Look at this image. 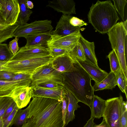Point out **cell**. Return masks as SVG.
<instances>
[{"label": "cell", "instance_id": "obj_14", "mask_svg": "<svg viewBox=\"0 0 127 127\" xmlns=\"http://www.w3.org/2000/svg\"><path fill=\"white\" fill-rule=\"evenodd\" d=\"M11 97L19 109L25 107L29 103L32 97L31 87L22 86L17 88L13 91Z\"/></svg>", "mask_w": 127, "mask_h": 127}, {"label": "cell", "instance_id": "obj_24", "mask_svg": "<svg viewBox=\"0 0 127 127\" xmlns=\"http://www.w3.org/2000/svg\"><path fill=\"white\" fill-rule=\"evenodd\" d=\"M19 4L20 11L17 22L20 25L27 23L30 19V17L32 13V11L27 7L26 0H18Z\"/></svg>", "mask_w": 127, "mask_h": 127}, {"label": "cell", "instance_id": "obj_43", "mask_svg": "<svg viewBox=\"0 0 127 127\" xmlns=\"http://www.w3.org/2000/svg\"><path fill=\"white\" fill-rule=\"evenodd\" d=\"M94 119L92 117L90 118L87 122V123L83 127H94L96 125L94 122Z\"/></svg>", "mask_w": 127, "mask_h": 127}, {"label": "cell", "instance_id": "obj_33", "mask_svg": "<svg viewBox=\"0 0 127 127\" xmlns=\"http://www.w3.org/2000/svg\"><path fill=\"white\" fill-rule=\"evenodd\" d=\"M13 100V98L9 97H0V117H2L6 109Z\"/></svg>", "mask_w": 127, "mask_h": 127}, {"label": "cell", "instance_id": "obj_20", "mask_svg": "<svg viewBox=\"0 0 127 127\" xmlns=\"http://www.w3.org/2000/svg\"><path fill=\"white\" fill-rule=\"evenodd\" d=\"M106 106L105 100L94 95L90 107L91 112V117L99 119L103 117Z\"/></svg>", "mask_w": 127, "mask_h": 127}, {"label": "cell", "instance_id": "obj_47", "mask_svg": "<svg viewBox=\"0 0 127 127\" xmlns=\"http://www.w3.org/2000/svg\"><path fill=\"white\" fill-rule=\"evenodd\" d=\"M7 62L0 60V71L3 70V65L5 64Z\"/></svg>", "mask_w": 127, "mask_h": 127}, {"label": "cell", "instance_id": "obj_34", "mask_svg": "<svg viewBox=\"0 0 127 127\" xmlns=\"http://www.w3.org/2000/svg\"><path fill=\"white\" fill-rule=\"evenodd\" d=\"M114 6L120 15L122 19L124 22V10L125 7L127 3L126 0H113Z\"/></svg>", "mask_w": 127, "mask_h": 127}, {"label": "cell", "instance_id": "obj_29", "mask_svg": "<svg viewBox=\"0 0 127 127\" xmlns=\"http://www.w3.org/2000/svg\"><path fill=\"white\" fill-rule=\"evenodd\" d=\"M110 61L111 71L116 75L121 68L120 63L115 51L112 50L107 56Z\"/></svg>", "mask_w": 127, "mask_h": 127}, {"label": "cell", "instance_id": "obj_13", "mask_svg": "<svg viewBox=\"0 0 127 127\" xmlns=\"http://www.w3.org/2000/svg\"><path fill=\"white\" fill-rule=\"evenodd\" d=\"M75 60L88 73L95 84L101 82L108 74L106 72L101 69L98 66L86 59L82 61Z\"/></svg>", "mask_w": 127, "mask_h": 127}, {"label": "cell", "instance_id": "obj_15", "mask_svg": "<svg viewBox=\"0 0 127 127\" xmlns=\"http://www.w3.org/2000/svg\"><path fill=\"white\" fill-rule=\"evenodd\" d=\"M32 82V80H0V97L5 96L11 97L13 91L16 89L21 87H29Z\"/></svg>", "mask_w": 127, "mask_h": 127}, {"label": "cell", "instance_id": "obj_2", "mask_svg": "<svg viewBox=\"0 0 127 127\" xmlns=\"http://www.w3.org/2000/svg\"><path fill=\"white\" fill-rule=\"evenodd\" d=\"M75 61L72 70L62 74L64 87L70 92L79 102L90 107L94 95L91 83L92 79Z\"/></svg>", "mask_w": 127, "mask_h": 127}, {"label": "cell", "instance_id": "obj_1", "mask_svg": "<svg viewBox=\"0 0 127 127\" xmlns=\"http://www.w3.org/2000/svg\"><path fill=\"white\" fill-rule=\"evenodd\" d=\"M32 98L28 106L27 122L21 127H63L61 101L40 97Z\"/></svg>", "mask_w": 127, "mask_h": 127}, {"label": "cell", "instance_id": "obj_30", "mask_svg": "<svg viewBox=\"0 0 127 127\" xmlns=\"http://www.w3.org/2000/svg\"><path fill=\"white\" fill-rule=\"evenodd\" d=\"M60 100L62 102L61 109L62 119L63 122V127H65L66 126V119L67 112L68 100L64 88L62 90V93L60 96Z\"/></svg>", "mask_w": 127, "mask_h": 127}, {"label": "cell", "instance_id": "obj_22", "mask_svg": "<svg viewBox=\"0 0 127 127\" xmlns=\"http://www.w3.org/2000/svg\"><path fill=\"white\" fill-rule=\"evenodd\" d=\"M78 42L81 45L83 49L86 59L95 65L98 66L97 61L95 55V46L94 42H90L80 35Z\"/></svg>", "mask_w": 127, "mask_h": 127}, {"label": "cell", "instance_id": "obj_27", "mask_svg": "<svg viewBox=\"0 0 127 127\" xmlns=\"http://www.w3.org/2000/svg\"><path fill=\"white\" fill-rule=\"evenodd\" d=\"M116 85L122 92L124 93L127 98V78L120 68L115 75Z\"/></svg>", "mask_w": 127, "mask_h": 127}, {"label": "cell", "instance_id": "obj_12", "mask_svg": "<svg viewBox=\"0 0 127 127\" xmlns=\"http://www.w3.org/2000/svg\"><path fill=\"white\" fill-rule=\"evenodd\" d=\"M72 17L70 15L63 14L57 23L55 30L53 31L52 35L65 36L80 30V27H74L70 23L69 20Z\"/></svg>", "mask_w": 127, "mask_h": 127}, {"label": "cell", "instance_id": "obj_6", "mask_svg": "<svg viewBox=\"0 0 127 127\" xmlns=\"http://www.w3.org/2000/svg\"><path fill=\"white\" fill-rule=\"evenodd\" d=\"M51 63L40 67L32 75V82L30 86L48 83H56L64 86L62 73L55 69Z\"/></svg>", "mask_w": 127, "mask_h": 127}, {"label": "cell", "instance_id": "obj_10", "mask_svg": "<svg viewBox=\"0 0 127 127\" xmlns=\"http://www.w3.org/2000/svg\"><path fill=\"white\" fill-rule=\"evenodd\" d=\"M0 11L7 24H15L20 11L18 0H0Z\"/></svg>", "mask_w": 127, "mask_h": 127}, {"label": "cell", "instance_id": "obj_37", "mask_svg": "<svg viewBox=\"0 0 127 127\" xmlns=\"http://www.w3.org/2000/svg\"><path fill=\"white\" fill-rule=\"evenodd\" d=\"M18 38L15 37L9 42L8 45L9 50L13 55H15L20 49L18 43Z\"/></svg>", "mask_w": 127, "mask_h": 127}, {"label": "cell", "instance_id": "obj_19", "mask_svg": "<svg viewBox=\"0 0 127 127\" xmlns=\"http://www.w3.org/2000/svg\"><path fill=\"white\" fill-rule=\"evenodd\" d=\"M52 34L44 33L32 34L24 37L26 39V47L37 46L47 47V42L51 38Z\"/></svg>", "mask_w": 127, "mask_h": 127}, {"label": "cell", "instance_id": "obj_44", "mask_svg": "<svg viewBox=\"0 0 127 127\" xmlns=\"http://www.w3.org/2000/svg\"><path fill=\"white\" fill-rule=\"evenodd\" d=\"M26 4L28 8L29 9H32L33 7V3L31 1L26 0Z\"/></svg>", "mask_w": 127, "mask_h": 127}, {"label": "cell", "instance_id": "obj_5", "mask_svg": "<svg viewBox=\"0 0 127 127\" xmlns=\"http://www.w3.org/2000/svg\"><path fill=\"white\" fill-rule=\"evenodd\" d=\"M54 58L49 55L22 61H9L3 65V70L32 75L40 67L51 63Z\"/></svg>", "mask_w": 127, "mask_h": 127}, {"label": "cell", "instance_id": "obj_36", "mask_svg": "<svg viewBox=\"0 0 127 127\" xmlns=\"http://www.w3.org/2000/svg\"><path fill=\"white\" fill-rule=\"evenodd\" d=\"M50 53V55L54 58L61 55L68 53L66 50L57 48L48 47Z\"/></svg>", "mask_w": 127, "mask_h": 127}, {"label": "cell", "instance_id": "obj_18", "mask_svg": "<svg viewBox=\"0 0 127 127\" xmlns=\"http://www.w3.org/2000/svg\"><path fill=\"white\" fill-rule=\"evenodd\" d=\"M31 87L32 97H40L54 99L60 101L62 89H54L40 87L37 85Z\"/></svg>", "mask_w": 127, "mask_h": 127}, {"label": "cell", "instance_id": "obj_42", "mask_svg": "<svg viewBox=\"0 0 127 127\" xmlns=\"http://www.w3.org/2000/svg\"><path fill=\"white\" fill-rule=\"evenodd\" d=\"M16 105V103L13 99L12 102L6 109L2 117L3 123L5 121L8 116L13 111Z\"/></svg>", "mask_w": 127, "mask_h": 127}, {"label": "cell", "instance_id": "obj_39", "mask_svg": "<svg viewBox=\"0 0 127 127\" xmlns=\"http://www.w3.org/2000/svg\"><path fill=\"white\" fill-rule=\"evenodd\" d=\"M70 24L74 27H80L83 26H87V24L83 20L75 17H72L69 20Z\"/></svg>", "mask_w": 127, "mask_h": 127}, {"label": "cell", "instance_id": "obj_41", "mask_svg": "<svg viewBox=\"0 0 127 127\" xmlns=\"http://www.w3.org/2000/svg\"><path fill=\"white\" fill-rule=\"evenodd\" d=\"M37 85L43 88L54 89H62L64 88L61 85L54 83H41Z\"/></svg>", "mask_w": 127, "mask_h": 127}, {"label": "cell", "instance_id": "obj_38", "mask_svg": "<svg viewBox=\"0 0 127 127\" xmlns=\"http://www.w3.org/2000/svg\"><path fill=\"white\" fill-rule=\"evenodd\" d=\"M15 73L10 71L2 70L0 71V80L11 81L15 74Z\"/></svg>", "mask_w": 127, "mask_h": 127}, {"label": "cell", "instance_id": "obj_31", "mask_svg": "<svg viewBox=\"0 0 127 127\" xmlns=\"http://www.w3.org/2000/svg\"><path fill=\"white\" fill-rule=\"evenodd\" d=\"M13 56L6 44H0V60L8 61Z\"/></svg>", "mask_w": 127, "mask_h": 127}, {"label": "cell", "instance_id": "obj_17", "mask_svg": "<svg viewBox=\"0 0 127 127\" xmlns=\"http://www.w3.org/2000/svg\"><path fill=\"white\" fill-rule=\"evenodd\" d=\"M75 3L72 0H54L49 1L47 6L53 8L63 14L70 15L76 14Z\"/></svg>", "mask_w": 127, "mask_h": 127}, {"label": "cell", "instance_id": "obj_35", "mask_svg": "<svg viewBox=\"0 0 127 127\" xmlns=\"http://www.w3.org/2000/svg\"><path fill=\"white\" fill-rule=\"evenodd\" d=\"M19 109V108L16 105L13 111L4 122L3 127H9L12 125L14 119Z\"/></svg>", "mask_w": 127, "mask_h": 127}, {"label": "cell", "instance_id": "obj_26", "mask_svg": "<svg viewBox=\"0 0 127 127\" xmlns=\"http://www.w3.org/2000/svg\"><path fill=\"white\" fill-rule=\"evenodd\" d=\"M28 110V106L24 109H19L15 116L12 125H14L17 127H21L25 124L27 122Z\"/></svg>", "mask_w": 127, "mask_h": 127}, {"label": "cell", "instance_id": "obj_40", "mask_svg": "<svg viewBox=\"0 0 127 127\" xmlns=\"http://www.w3.org/2000/svg\"><path fill=\"white\" fill-rule=\"evenodd\" d=\"M32 80V75L24 73H16L11 80L19 81Z\"/></svg>", "mask_w": 127, "mask_h": 127}, {"label": "cell", "instance_id": "obj_46", "mask_svg": "<svg viewBox=\"0 0 127 127\" xmlns=\"http://www.w3.org/2000/svg\"><path fill=\"white\" fill-rule=\"evenodd\" d=\"M8 24L3 18L0 11V25Z\"/></svg>", "mask_w": 127, "mask_h": 127}, {"label": "cell", "instance_id": "obj_32", "mask_svg": "<svg viewBox=\"0 0 127 127\" xmlns=\"http://www.w3.org/2000/svg\"><path fill=\"white\" fill-rule=\"evenodd\" d=\"M127 102L122 98L121 103L120 121L121 127H127Z\"/></svg>", "mask_w": 127, "mask_h": 127}, {"label": "cell", "instance_id": "obj_9", "mask_svg": "<svg viewBox=\"0 0 127 127\" xmlns=\"http://www.w3.org/2000/svg\"><path fill=\"white\" fill-rule=\"evenodd\" d=\"M81 34L79 30L63 36H56L52 34L51 39L47 42V47H53L64 49L68 53L78 43Z\"/></svg>", "mask_w": 127, "mask_h": 127}, {"label": "cell", "instance_id": "obj_3", "mask_svg": "<svg viewBox=\"0 0 127 127\" xmlns=\"http://www.w3.org/2000/svg\"><path fill=\"white\" fill-rule=\"evenodd\" d=\"M89 23L101 34L107 33L119 19L111 1L98 0L93 4L88 14Z\"/></svg>", "mask_w": 127, "mask_h": 127}, {"label": "cell", "instance_id": "obj_49", "mask_svg": "<svg viewBox=\"0 0 127 127\" xmlns=\"http://www.w3.org/2000/svg\"><path fill=\"white\" fill-rule=\"evenodd\" d=\"M127 20L123 22V24L125 29L127 30Z\"/></svg>", "mask_w": 127, "mask_h": 127}, {"label": "cell", "instance_id": "obj_45", "mask_svg": "<svg viewBox=\"0 0 127 127\" xmlns=\"http://www.w3.org/2000/svg\"><path fill=\"white\" fill-rule=\"evenodd\" d=\"M94 127H107L105 121L103 119L102 122L99 125H95Z\"/></svg>", "mask_w": 127, "mask_h": 127}, {"label": "cell", "instance_id": "obj_7", "mask_svg": "<svg viewBox=\"0 0 127 127\" xmlns=\"http://www.w3.org/2000/svg\"><path fill=\"white\" fill-rule=\"evenodd\" d=\"M51 24V21L46 20L35 21L30 24L19 25L13 36L19 38L32 34L51 33L53 29Z\"/></svg>", "mask_w": 127, "mask_h": 127}, {"label": "cell", "instance_id": "obj_21", "mask_svg": "<svg viewBox=\"0 0 127 127\" xmlns=\"http://www.w3.org/2000/svg\"><path fill=\"white\" fill-rule=\"evenodd\" d=\"M67 98L68 103L66 119V126L75 118L74 111L80 107L78 105L79 102L73 94L69 91L64 88Z\"/></svg>", "mask_w": 127, "mask_h": 127}, {"label": "cell", "instance_id": "obj_28", "mask_svg": "<svg viewBox=\"0 0 127 127\" xmlns=\"http://www.w3.org/2000/svg\"><path fill=\"white\" fill-rule=\"evenodd\" d=\"M68 54L73 59L77 61H84L86 60L82 47L78 42Z\"/></svg>", "mask_w": 127, "mask_h": 127}, {"label": "cell", "instance_id": "obj_25", "mask_svg": "<svg viewBox=\"0 0 127 127\" xmlns=\"http://www.w3.org/2000/svg\"><path fill=\"white\" fill-rule=\"evenodd\" d=\"M17 22L13 25H0V44L13 37L14 31L19 26Z\"/></svg>", "mask_w": 127, "mask_h": 127}, {"label": "cell", "instance_id": "obj_16", "mask_svg": "<svg viewBox=\"0 0 127 127\" xmlns=\"http://www.w3.org/2000/svg\"><path fill=\"white\" fill-rule=\"evenodd\" d=\"M75 63V61L67 53L54 58L51 64L55 69L63 74L72 71Z\"/></svg>", "mask_w": 127, "mask_h": 127}, {"label": "cell", "instance_id": "obj_23", "mask_svg": "<svg viewBox=\"0 0 127 127\" xmlns=\"http://www.w3.org/2000/svg\"><path fill=\"white\" fill-rule=\"evenodd\" d=\"M116 85L115 75L110 71L102 81L95 83L93 87L95 92L104 89L112 90Z\"/></svg>", "mask_w": 127, "mask_h": 127}, {"label": "cell", "instance_id": "obj_48", "mask_svg": "<svg viewBox=\"0 0 127 127\" xmlns=\"http://www.w3.org/2000/svg\"><path fill=\"white\" fill-rule=\"evenodd\" d=\"M3 122L2 117H0V127H3Z\"/></svg>", "mask_w": 127, "mask_h": 127}, {"label": "cell", "instance_id": "obj_4", "mask_svg": "<svg viewBox=\"0 0 127 127\" xmlns=\"http://www.w3.org/2000/svg\"><path fill=\"white\" fill-rule=\"evenodd\" d=\"M112 48L115 52L120 67L127 78V30L123 22H118L107 33Z\"/></svg>", "mask_w": 127, "mask_h": 127}, {"label": "cell", "instance_id": "obj_8", "mask_svg": "<svg viewBox=\"0 0 127 127\" xmlns=\"http://www.w3.org/2000/svg\"><path fill=\"white\" fill-rule=\"evenodd\" d=\"M123 97H115L106 100V106L103 119L107 127H121L120 121L121 103Z\"/></svg>", "mask_w": 127, "mask_h": 127}, {"label": "cell", "instance_id": "obj_11", "mask_svg": "<svg viewBox=\"0 0 127 127\" xmlns=\"http://www.w3.org/2000/svg\"><path fill=\"white\" fill-rule=\"evenodd\" d=\"M50 55L48 48L42 46L21 48L9 61H22Z\"/></svg>", "mask_w": 127, "mask_h": 127}]
</instances>
